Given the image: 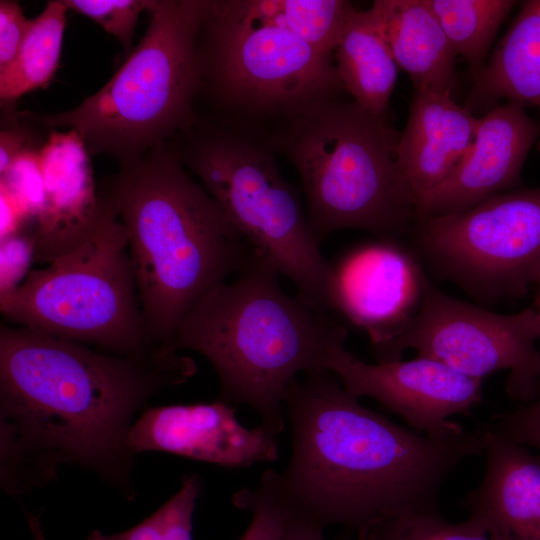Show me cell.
I'll use <instances>...</instances> for the list:
<instances>
[{
  "mask_svg": "<svg viewBox=\"0 0 540 540\" xmlns=\"http://www.w3.org/2000/svg\"><path fill=\"white\" fill-rule=\"evenodd\" d=\"M269 137L246 127L193 135L178 154L254 252L288 277L317 311L335 309V274L294 188L280 175Z\"/></svg>",
  "mask_w": 540,
  "mask_h": 540,
  "instance_id": "52a82bcc",
  "label": "cell"
},
{
  "mask_svg": "<svg viewBox=\"0 0 540 540\" xmlns=\"http://www.w3.org/2000/svg\"><path fill=\"white\" fill-rule=\"evenodd\" d=\"M127 444L134 455L161 451L230 468L279 458L277 435L261 424L243 426L235 408L219 398L146 407L132 425Z\"/></svg>",
  "mask_w": 540,
  "mask_h": 540,
  "instance_id": "4fadbf2b",
  "label": "cell"
},
{
  "mask_svg": "<svg viewBox=\"0 0 540 540\" xmlns=\"http://www.w3.org/2000/svg\"><path fill=\"white\" fill-rule=\"evenodd\" d=\"M292 452L279 472L296 514L368 537L396 518L439 513V490L465 459L483 455L484 429L431 437L359 402L330 371L298 379L284 397Z\"/></svg>",
  "mask_w": 540,
  "mask_h": 540,
  "instance_id": "7a4b0ae2",
  "label": "cell"
},
{
  "mask_svg": "<svg viewBox=\"0 0 540 540\" xmlns=\"http://www.w3.org/2000/svg\"><path fill=\"white\" fill-rule=\"evenodd\" d=\"M399 135L386 115L335 97L280 120L269 140L300 175L318 242L343 229L395 237L413 228L416 208L397 162Z\"/></svg>",
  "mask_w": 540,
  "mask_h": 540,
  "instance_id": "5b68a950",
  "label": "cell"
},
{
  "mask_svg": "<svg viewBox=\"0 0 540 540\" xmlns=\"http://www.w3.org/2000/svg\"><path fill=\"white\" fill-rule=\"evenodd\" d=\"M456 55L469 64L472 76L485 65L495 35L517 4L511 0H426Z\"/></svg>",
  "mask_w": 540,
  "mask_h": 540,
  "instance_id": "cb8c5ba5",
  "label": "cell"
},
{
  "mask_svg": "<svg viewBox=\"0 0 540 540\" xmlns=\"http://www.w3.org/2000/svg\"><path fill=\"white\" fill-rule=\"evenodd\" d=\"M536 285H537V294H536L535 308L534 309L536 310V312L540 316V278L537 281ZM539 398H540V379H539L538 384H537L536 398L535 399H539Z\"/></svg>",
  "mask_w": 540,
  "mask_h": 540,
  "instance_id": "d590c367",
  "label": "cell"
},
{
  "mask_svg": "<svg viewBox=\"0 0 540 540\" xmlns=\"http://www.w3.org/2000/svg\"><path fill=\"white\" fill-rule=\"evenodd\" d=\"M33 254V237L15 234L1 240L0 293L19 285Z\"/></svg>",
  "mask_w": 540,
  "mask_h": 540,
  "instance_id": "1f68e13d",
  "label": "cell"
},
{
  "mask_svg": "<svg viewBox=\"0 0 540 540\" xmlns=\"http://www.w3.org/2000/svg\"><path fill=\"white\" fill-rule=\"evenodd\" d=\"M89 235L48 266L0 293V310L17 326L120 355L157 345L141 311L125 227L105 196Z\"/></svg>",
  "mask_w": 540,
  "mask_h": 540,
  "instance_id": "ba28073f",
  "label": "cell"
},
{
  "mask_svg": "<svg viewBox=\"0 0 540 540\" xmlns=\"http://www.w3.org/2000/svg\"><path fill=\"white\" fill-rule=\"evenodd\" d=\"M451 95L418 92L397 143V162L415 208L456 169L471 147L478 124Z\"/></svg>",
  "mask_w": 540,
  "mask_h": 540,
  "instance_id": "ac0fdd59",
  "label": "cell"
},
{
  "mask_svg": "<svg viewBox=\"0 0 540 540\" xmlns=\"http://www.w3.org/2000/svg\"><path fill=\"white\" fill-rule=\"evenodd\" d=\"M30 24L17 2L0 1V71L14 60Z\"/></svg>",
  "mask_w": 540,
  "mask_h": 540,
  "instance_id": "4dcf8cb0",
  "label": "cell"
},
{
  "mask_svg": "<svg viewBox=\"0 0 540 540\" xmlns=\"http://www.w3.org/2000/svg\"><path fill=\"white\" fill-rule=\"evenodd\" d=\"M209 1L157 0L139 44L114 76L77 107L42 117L45 126L77 132L89 153L121 165L164 145L192 124V103L203 84L200 35Z\"/></svg>",
  "mask_w": 540,
  "mask_h": 540,
  "instance_id": "8992f818",
  "label": "cell"
},
{
  "mask_svg": "<svg viewBox=\"0 0 540 540\" xmlns=\"http://www.w3.org/2000/svg\"><path fill=\"white\" fill-rule=\"evenodd\" d=\"M200 38L203 82L247 116L284 119L343 89L332 55L272 25L243 20L209 1Z\"/></svg>",
  "mask_w": 540,
  "mask_h": 540,
  "instance_id": "9c48e42d",
  "label": "cell"
},
{
  "mask_svg": "<svg viewBox=\"0 0 540 540\" xmlns=\"http://www.w3.org/2000/svg\"><path fill=\"white\" fill-rule=\"evenodd\" d=\"M483 429L485 474L463 506L491 540H540V453Z\"/></svg>",
  "mask_w": 540,
  "mask_h": 540,
  "instance_id": "e0dca14e",
  "label": "cell"
},
{
  "mask_svg": "<svg viewBox=\"0 0 540 540\" xmlns=\"http://www.w3.org/2000/svg\"><path fill=\"white\" fill-rule=\"evenodd\" d=\"M39 151L30 149L22 152L0 175V189L15 201L27 218L37 219L44 204Z\"/></svg>",
  "mask_w": 540,
  "mask_h": 540,
  "instance_id": "f1b7e54d",
  "label": "cell"
},
{
  "mask_svg": "<svg viewBox=\"0 0 540 540\" xmlns=\"http://www.w3.org/2000/svg\"><path fill=\"white\" fill-rule=\"evenodd\" d=\"M68 7L64 0L48 1L31 19L29 30L14 60L0 71V97L12 101L53 78L61 57Z\"/></svg>",
  "mask_w": 540,
  "mask_h": 540,
  "instance_id": "603a6c76",
  "label": "cell"
},
{
  "mask_svg": "<svg viewBox=\"0 0 540 540\" xmlns=\"http://www.w3.org/2000/svg\"><path fill=\"white\" fill-rule=\"evenodd\" d=\"M232 503L251 513V521L239 540H282L289 507L279 488V472L266 470L254 489L244 488Z\"/></svg>",
  "mask_w": 540,
  "mask_h": 540,
  "instance_id": "484cf974",
  "label": "cell"
},
{
  "mask_svg": "<svg viewBox=\"0 0 540 540\" xmlns=\"http://www.w3.org/2000/svg\"><path fill=\"white\" fill-rule=\"evenodd\" d=\"M373 540H491L485 527L472 517L453 524L439 513L413 514L386 521L370 534Z\"/></svg>",
  "mask_w": 540,
  "mask_h": 540,
  "instance_id": "4316f807",
  "label": "cell"
},
{
  "mask_svg": "<svg viewBox=\"0 0 540 540\" xmlns=\"http://www.w3.org/2000/svg\"><path fill=\"white\" fill-rule=\"evenodd\" d=\"M486 428L540 453V398L494 415Z\"/></svg>",
  "mask_w": 540,
  "mask_h": 540,
  "instance_id": "f546056e",
  "label": "cell"
},
{
  "mask_svg": "<svg viewBox=\"0 0 540 540\" xmlns=\"http://www.w3.org/2000/svg\"><path fill=\"white\" fill-rule=\"evenodd\" d=\"M68 9L82 14L113 35L129 52L138 21L143 10H148L147 0H64Z\"/></svg>",
  "mask_w": 540,
  "mask_h": 540,
  "instance_id": "83f0119b",
  "label": "cell"
},
{
  "mask_svg": "<svg viewBox=\"0 0 540 540\" xmlns=\"http://www.w3.org/2000/svg\"><path fill=\"white\" fill-rule=\"evenodd\" d=\"M201 479L185 475L179 490L151 516L137 525L115 534L96 529L85 540H192V521Z\"/></svg>",
  "mask_w": 540,
  "mask_h": 540,
  "instance_id": "d4e9b609",
  "label": "cell"
},
{
  "mask_svg": "<svg viewBox=\"0 0 540 540\" xmlns=\"http://www.w3.org/2000/svg\"><path fill=\"white\" fill-rule=\"evenodd\" d=\"M196 372L192 358L166 345L120 355L1 325V487L22 496L74 465L133 499L135 455L127 439L135 415L155 393Z\"/></svg>",
  "mask_w": 540,
  "mask_h": 540,
  "instance_id": "6da1fadb",
  "label": "cell"
},
{
  "mask_svg": "<svg viewBox=\"0 0 540 540\" xmlns=\"http://www.w3.org/2000/svg\"><path fill=\"white\" fill-rule=\"evenodd\" d=\"M398 67L415 93L453 94L456 54L426 0H375L371 5Z\"/></svg>",
  "mask_w": 540,
  "mask_h": 540,
  "instance_id": "d6986e66",
  "label": "cell"
},
{
  "mask_svg": "<svg viewBox=\"0 0 540 540\" xmlns=\"http://www.w3.org/2000/svg\"><path fill=\"white\" fill-rule=\"evenodd\" d=\"M39 156L44 204L32 235L33 254L49 263L89 235L103 200L95 194L89 151L77 132L51 131Z\"/></svg>",
  "mask_w": 540,
  "mask_h": 540,
  "instance_id": "2e32d148",
  "label": "cell"
},
{
  "mask_svg": "<svg viewBox=\"0 0 540 540\" xmlns=\"http://www.w3.org/2000/svg\"><path fill=\"white\" fill-rule=\"evenodd\" d=\"M333 270L335 310L367 332L371 351L405 328L428 284L413 254L388 238L353 248Z\"/></svg>",
  "mask_w": 540,
  "mask_h": 540,
  "instance_id": "5bb4252c",
  "label": "cell"
},
{
  "mask_svg": "<svg viewBox=\"0 0 540 540\" xmlns=\"http://www.w3.org/2000/svg\"><path fill=\"white\" fill-rule=\"evenodd\" d=\"M537 121L516 102L498 104L479 117L474 141L452 174L416 209V219L468 210L516 189L532 146Z\"/></svg>",
  "mask_w": 540,
  "mask_h": 540,
  "instance_id": "9a60e30c",
  "label": "cell"
},
{
  "mask_svg": "<svg viewBox=\"0 0 540 540\" xmlns=\"http://www.w3.org/2000/svg\"><path fill=\"white\" fill-rule=\"evenodd\" d=\"M30 532L34 540H46L39 518L31 513H25Z\"/></svg>",
  "mask_w": 540,
  "mask_h": 540,
  "instance_id": "e575fe53",
  "label": "cell"
},
{
  "mask_svg": "<svg viewBox=\"0 0 540 540\" xmlns=\"http://www.w3.org/2000/svg\"><path fill=\"white\" fill-rule=\"evenodd\" d=\"M29 131L14 125L1 129L0 133V175L4 174L12 162L22 152L34 149L29 145Z\"/></svg>",
  "mask_w": 540,
  "mask_h": 540,
  "instance_id": "d6a6232c",
  "label": "cell"
},
{
  "mask_svg": "<svg viewBox=\"0 0 540 540\" xmlns=\"http://www.w3.org/2000/svg\"><path fill=\"white\" fill-rule=\"evenodd\" d=\"M279 274L256 255L191 308L173 344L204 356L218 376L219 399L247 405L277 436L285 425L287 390L300 373L327 371L330 347L347 339L327 313L284 292Z\"/></svg>",
  "mask_w": 540,
  "mask_h": 540,
  "instance_id": "277c9868",
  "label": "cell"
},
{
  "mask_svg": "<svg viewBox=\"0 0 540 540\" xmlns=\"http://www.w3.org/2000/svg\"><path fill=\"white\" fill-rule=\"evenodd\" d=\"M324 529L323 526L296 514L289 507V515L282 540H327L324 537ZM358 540L373 539L370 537H358Z\"/></svg>",
  "mask_w": 540,
  "mask_h": 540,
  "instance_id": "836d02e7",
  "label": "cell"
},
{
  "mask_svg": "<svg viewBox=\"0 0 540 540\" xmlns=\"http://www.w3.org/2000/svg\"><path fill=\"white\" fill-rule=\"evenodd\" d=\"M345 342L342 339L330 347L325 367L349 393L375 399L419 433L446 438L465 432L448 418L470 414L482 401L483 380L469 378L423 356L367 363L349 352Z\"/></svg>",
  "mask_w": 540,
  "mask_h": 540,
  "instance_id": "7c38bea8",
  "label": "cell"
},
{
  "mask_svg": "<svg viewBox=\"0 0 540 540\" xmlns=\"http://www.w3.org/2000/svg\"><path fill=\"white\" fill-rule=\"evenodd\" d=\"M502 99L537 111L540 152V0L521 4L491 57L473 76L465 107L473 114L487 112Z\"/></svg>",
  "mask_w": 540,
  "mask_h": 540,
  "instance_id": "ffe728a7",
  "label": "cell"
},
{
  "mask_svg": "<svg viewBox=\"0 0 540 540\" xmlns=\"http://www.w3.org/2000/svg\"><path fill=\"white\" fill-rule=\"evenodd\" d=\"M334 56L342 87L354 102L372 115H386L398 66L372 6L364 11L352 10Z\"/></svg>",
  "mask_w": 540,
  "mask_h": 540,
  "instance_id": "44dd1931",
  "label": "cell"
},
{
  "mask_svg": "<svg viewBox=\"0 0 540 540\" xmlns=\"http://www.w3.org/2000/svg\"><path fill=\"white\" fill-rule=\"evenodd\" d=\"M413 228L422 256L476 298L518 297L540 278V187L416 219Z\"/></svg>",
  "mask_w": 540,
  "mask_h": 540,
  "instance_id": "30bf717a",
  "label": "cell"
},
{
  "mask_svg": "<svg viewBox=\"0 0 540 540\" xmlns=\"http://www.w3.org/2000/svg\"><path fill=\"white\" fill-rule=\"evenodd\" d=\"M106 197L126 230L147 332L174 348L191 308L257 254L164 145L122 165Z\"/></svg>",
  "mask_w": 540,
  "mask_h": 540,
  "instance_id": "3957f363",
  "label": "cell"
},
{
  "mask_svg": "<svg viewBox=\"0 0 540 540\" xmlns=\"http://www.w3.org/2000/svg\"><path fill=\"white\" fill-rule=\"evenodd\" d=\"M540 316L534 308L498 314L455 299L429 283L405 328L372 351L378 363L401 360L404 350L436 360L469 378L507 370L505 390L516 401L536 398L540 379Z\"/></svg>",
  "mask_w": 540,
  "mask_h": 540,
  "instance_id": "8fae6325",
  "label": "cell"
},
{
  "mask_svg": "<svg viewBox=\"0 0 540 540\" xmlns=\"http://www.w3.org/2000/svg\"><path fill=\"white\" fill-rule=\"evenodd\" d=\"M251 23L272 25L332 55L354 9L343 0H227Z\"/></svg>",
  "mask_w": 540,
  "mask_h": 540,
  "instance_id": "7402d4cb",
  "label": "cell"
}]
</instances>
